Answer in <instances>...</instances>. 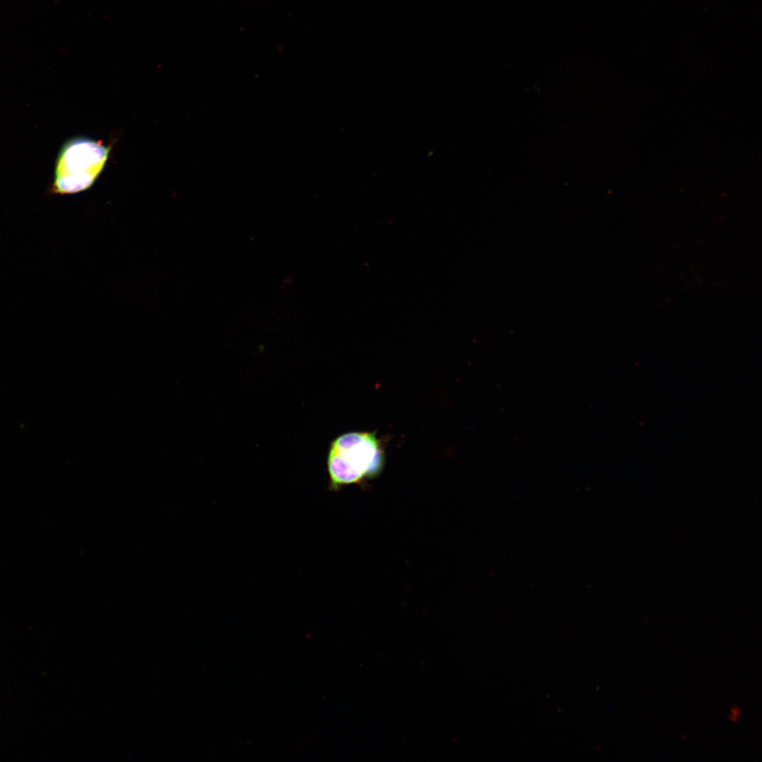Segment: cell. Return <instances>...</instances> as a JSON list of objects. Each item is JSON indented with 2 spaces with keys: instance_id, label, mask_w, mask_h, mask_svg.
<instances>
[{
  "instance_id": "1",
  "label": "cell",
  "mask_w": 762,
  "mask_h": 762,
  "mask_svg": "<svg viewBox=\"0 0 762 762\" xmlns=\"http://www.w3.org/2000/svg\"><path fill=\"white\" fill-rule=\"evenodd\" d=\"M384 465L382 446L374 433L341 434L331 442L327 454L328 490L338 492L347 485H361L377 477Z\"/></svg>"
},
{
  "instance_id": "2",
  "label": "cell",
  "mask_w": 762,
  "mask_h": 762,
  "mask_svg": "<svg viewBox=\"0 0 762 762\" xmlns=\"http://www.w3.org/2000/svg\"><path fill=\"white\" fill-rule=\"evenodd\" d=\"M111 147L86 137H75L61 146L55 163L51 194L71 195L90 188L100 175Z\"/></svg>"
},
{
  "instance_id": "3",
  "label": "cell",
  "mask_w": 762,
  "mask_h": 762,
  "mask_svg": "<svg viewBox=\"0 0 762 762\" xmlns=\"http://www.w3.org/2000/svg\"><path fill=\"white\" fill-rule=\"evenodd\" d=\"M740 708L736 705L733 706L732 708L730 709L729 719L734 722L737 721L739 715H740Z\"/></svg>"
}]
</instances>
